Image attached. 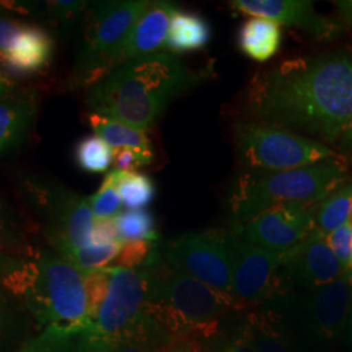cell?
Masks as SVG:
<instances>
[{"label": "cell", "mask_w": 352, "mask_h": 352, "mask_svg": "<svg viewBox=\"0 0 352 352\" xmlns=\"http://www.w3.org/2000/svg\"><path fill=\"white\" fill-rule=\"evenodd\" d=\"M245 102L257 122L337 142L352 123V51L261 69L252 77Z\"/></svg>", "instance_id": "1"}, {"label": "cell", "mask_w": 352, "mask_h": 352, "mask_svg": "<svg viewBox=\"0 0 352 352\" xmlns=\"http://www.w3.org/2000/svg\"><path fill=\"white\" fill-rule=\"evenodd\" d=\"M201 78L162 51L116 65L87 88L85 103L93 113L146 132L170 102Z\"/></svg>", "instance_id": "2"}, {"label": "cell", "mask_w": 352, "mask_h": 352, "mask_svg": "<svg viewBox=\"0 0 352 352\" xmlns=\"http://www.w3.org/2000/svg\"><path fill=\"white\" fill-rule=\"evenodd\" d=\"M0 285L23 299L41 330L69 333L93 324L85 274L56 252L3 254Z\"/></svg>", "instance_id": "3"}, {"label": "cell", "mask_w": 352, "mask_h": 352, "mask_svg": "<svg viewBox=\"0 0 352 352\" xmlns=\"http://www.w3.org/2000/svg\"><path fill=\"white\" fill-rule=\"evenodd\" d=\"M148 264L151 280L146 314L174 340H209L219 333L223 316L244 309L231 294L171 267L157 248Z\"/></svg>", "instance_id": "4"}, {"label": "cell", "mask_w": 352, "mask_h": 352, "mask_svg": "<svg viewBox=\"0 0 352 352\" xmlns=\"http://www.w3.org/2000/svg\"><path fill=\"white\" fill-rule=\"evenodd\" d=\"M346 179L347 167L337 158L289 171H247L231 189L230 213L240 226L279 204H320Z\"/></svg>", "instance_id": "5"}, {"label": "cell", "mask_w": 352, "mask_h": 352, "mask_svg": "<svg viewBox=\"0 0 352 352\" xmlns=\"http://www.w3.org/2000/svg\"><path fill=\"white\" fill-rule=\"evenodd\" d=\"M352 300V273L344 272L327 286L289 291L263 302L277 312L302 344L311 350L338 340L347 327Z\"/></svg>", "instance_id": "6"}, {"label": "cell", "mask_w": 352, "mask_h": 352, "mask_svg": "<svg viewBox=\"0 0 352 352\" xmlns=\"http://www.w3.org/2000/svg\"><path fill=\"white\" fill-rule=\"evenodd\" d=\"M149 6L148 0L89 3L82 41L71 77L74 88H89L113 69L120 47Z\"/></svg>", "instance_id": "7"}, {"label": "cell", "mask_w": 352, "mask_h": 352, "mask_svg": "<svg viewBox=\"0 0 352 352\" xmlns=\"http://www.w3.org/2000/svg\"><path fill=\"white\" fill-rule=\"evenodd\" d=\"M23 199L43 225L51 248L65 257L91 244L94 214L89 197L49 176L28 174L19 180Z\"/></svg>", "instance_id": "8"}, {"label": "cell", "mask_w": 352, "mask_h": 352, "mask_svg": "<svg viewBox=\"0 0 352 352\" xmlns=\"http://www.w3.org/2000/svg\"><path fill=\"white\" fill-rule=\"evenodd\" d=\"M240 164L253 173H278L336 160L322 142L282 126L243 122L235 128Z\"/></svg>", "instance_id": "9"}, {"label": "cell", "mask_w": 352, "mask_h": 352, "mask_svg": "<svg viewBox=\"0 0 352 352\" xmlns=\"http://www.w3.org/2000/svg\"><path fill=\"white\" fill-rule=\"evenodd\" d=\"M109 291L94 320L96 336L107 352L148 318L151 265L146 261L136 269L109 266Z\"/></svg>", "instance_id": "10"}, {"label": "cell", "mask_w": 352, "mask_h": 352, "mask_svg": "<svg viewBox=\"0 0 352 352\" xmlns=\"http://www.w3.org/2000/svg\"><path fill=\"white\" fill-rule=\"evenodd\" d=\"M232 260L231 295L244 309L289 292L279 269L283 252L265 250L243 239L238 232L226 236Z\"/></svg>", "instance_id": "11"}, {"label": "cell", "mask_w": 352, "mask_h": 352, "mask_svg": "<svg viewBox=\"0 0 352 352\" xmlns=\"http://www.w3.org/2000/svg\"><path fill=\"white\" fill-rule=\"evenodd\" d=\"M164 261L212 289L231 294L232 260L226 236L214 232H188L173 240Z\"/></svg>", "instance_id": "12"}, {"label": "cell", "mask_w": 352, "mask_h": 352, "mask_svg": "<svg viewBox=\"0 0 352 352\" xmlns=\"http://www.w3.org/2000/svg\"><path fill=\"white\" fill-rule=\"evenodd\" d=\"M317 206L305 202L279 204L236 226V232L265 250L289 251L315 231Z\"/></svg>", "instance_id": "13"}, {"label": "cell", "mask_w": 352, "mask_h": 352, "mask_svg": "<svg viewBox=\"0 0 352 352\" xmlns=\"http://www.w3.org/2000/svg\"><path fill=\"white\" fill-rule=\"evenodd\" d=\"M344 273L340 260L327 244V236L317 228L302 243L283 252L279 276L289 291L295 286L318 289L334 282Z\"/></svg>", "instance_id": "14"}, {"label": "cell", "mask_w": 352, "mask_h": 352, "mask_svg": "<svg viewBox=\"0 0 352 352\" xmlns=\"http://www.w3.org/2000/svg\"><path fill=\"white\" fill-rule=\"evenodd\" d=\"M234 10L253 17L269 19L279 25L302 29L318 41H333L342 33V23L317 12L307 0H234Z\"/></svg>", "instance_id": "15"}, {"label": "cell", "mask_w": 352, "mask_h": 352, "mask_svg": "<svg viewBox=\"0 0 352 352\" xmlns=\"http://www.w3.org/2000/svg\"><path fill=\"white\" fill-rule=\"evenodd\" d=\"M38 104L34 88H16L0 98V160L25 144L37 118Z\"/></svg>", "instance_id": "16"}, {"label": "cell", "mask_w": 352, "mask_h": 352, "mask_svg": "<svg viewBox=\"0 0 352 352\" xmlns=\"http://www.w3.org/2000/svg\"><path fill=\"white\" fill-rule=\"evenodd\" d=\"M176 8L177 7L170 1H151V6L142 13L126 42L120 47L115 67L128 60L162 52L168 33L170 20Z\"/></svg>", "instance_id": "17"}, {"label": "cell", "mask_w": 352, "mask_h": 352, "mask_svg": "<svg viewBox=\"0 0 352 352\" xmlns=\"http://www.w3.org/2000/svg\"><path fill=\"white\" fill-rule=\"evenodd\" d=\"M54 49V37L45 28L26 24L12 49L0 54V69L12 80L37 75L50 65Z\"/></svg>", "instance_id": "18"}, {"label": "cell", "mask_w": 352, "mask_h": 352, "mask_svg": "<svg viewBox=\"0 0 352 352\" xmlns=\"http://www.w3.org/2000/svg\"><path fill=\"white\" fill-rule=\"evenodd\" d=\"M244 327L257 352H309L282 317L264 304L250 308Z\"/></svg>", "instance_id": "19"}, {"label": "cell", "mask_w": 352, "mask_h": 352, "mask_svg": "<svg viewBox=\"0 0 352 352\" xmlns=\"http://www.w3.org/2000/svg\"><path fill=\"white\" fill-rule=\"evenodd\" d=\"M280 43V25L264 17H251L241 25L238 34L240 51L258 63H265L276 56Z\"/></svg>", "instance_id": "20"}, {"label": "cell", "mask_w": 352, "mask_h": 352, "mask_svg": "<svg viewBox=\"0 0 352 352\" xmlns=\"http://www.w3.org/2000/svg\"><path fill=\"white\" fill-rule=\"evenodd\" d=\"M212 29L200 14L176 8L173 13L164 49L174 54L201 50L210 41Z\"/></svg>", "instance_id": "21"}, {"label": "cell", "mask_w": 352, "mask_h": 352, "mask_svg": "<svg viewBox=\"0 0 352 352\" xmlns=\"http://www.w3.org/2000/svg\"><path fill=\"white\" fill-rule=\"evenodd\" d=\"M85 120L93 133L110 145L113 151L135 149L145 155L154 157L151 140L148 139L145 132L138 128L93 111L85 115Z\"/></svg>", "instance_id": "22"}, {"label": "cell", "mask_w": 352, "mask_h": 352, "mask_svg": "<svg viewBox=\"0 0 352 352\" xmlns=\"http://www.w3.org/2000/svg\"><path fill=\"white\" fill-rule=\"evenodd\" d=\"M351 214L352 182H346L318 204L316 228L327 236L330 232L349 223Z\"/></svg>", "instance_id": "23"}, {"label": "cell", "mask_w": 352, "mask_h": 352, "mask_svg": "<svg viewBox=\"0 0 352 352\" xmlns=\"http://www.w3.org/2000/svg\"><path fill=\"white\" fill-rule=\"evenodd\" d=\"M115 182L123 206L128 210H142L155 197V186L151 177L138 171L115 170Z\"/></svg>", "instance_id": "24"}, {"label": "cell", "mask_w": 352, "mask_h": 352, "mask_svg": "<svg viewBox=\"0 0 352 352\" xmlns=\"http://www.w3.org/2000/svg\"><path fill=\"white\" fill-rule=\"evenodd\" d=\"M171 338L151 316L129 337L118 342L109 352H162Z\"/></svg>", "instance_id": "25"}, {"label": "cell", "mask_w": 352, "mask_h": 352, "mask_svg": "<svg viewBox=\"0 0 352 352\" xmlns=\"http://www.w3.org/2000/svg\"><path fill=\"white\" fill-rule=\"evenodd\" d=\"M76 164L89 174L107 173L113 162V149L96 135L85 136L75 146Z\"/></svg>", "instance_id": "26"}, {"label": "cell", "mask_w": 352, "mask_h": 352, "mask_svg": "<svg viewBox=\"0 0 352 352\" xmlns=\"http://www.w3.org/2000/svg\"><path fill=\"white\" fill-rule=\"evenodd\" d=\"M115 222L122 243L138 240L155 241L158 239L154 217L145 209L122 212L115 217Z\"/></svg>", "instance_id": "27"}, {"label": "cell", "mask_w": 352, "mask_h": 352, "mask_svg": "<svg viewBox=\"0 0 352 352\" xmlns=\"http://www.w3.org/2000/svg\"><path fill=\"white\" fill-rule=\"evenodd\" d=\"M122 245V243L107 245L90 244L88 247L76 248L74 251L69 252L64 258L68 260L71 264L75 265L81 273L87 274L94 270L106 269L107 265L113 264Z\"/></svg>", "instance_id": "28"}, {"label": "cell", "mask_w": 352, "mask_h": 352, "mask_svg": "<svg viewBox=\"0 0 352 352\" xmlns=\"http://www.w3.org/2000/svg\"><path fill=\"white\" fill-rule=\"evenodd\" d=\"M0 252H30L24 243L23 227L12 205L0 195Z\"/></svg>", "instance_id": "29"}, {"label": "cell", "mask_w": 352, "mask_h": 352, "mask_svg": "<svg viewBox=\"0 0 352 352\" xmlns=\"http://www.w3.org/2000/svg\"><path fill=\"white\" fill-rule=\"evenodd\" d=\"M89 201L96 219L115 218L122 213L123 201L116 187L113 170L106 174L101 187L91 197H89Z\"/></svg>", "instance_id": "30"}, {"label": "cell", "mask_w": 352, "mask_h": 352, "mask_svg": "<svg viewBox=\"0 0 352 352\" xmlns=\"http://www.w3.org/2000/svg\"><path fill=\"white\" fill-rule=\"evenodd\" d=\"M88 1H46L38 3L37 10L43 12L54 25L68 30L88 11Z\"/></svg>", "instance_id": "31"}, {"label": "cell", "mask_w": 352, "mask_h": 352, "mask_svg": "<svg viewBox=\"0 0 352 352\" xmlns=\"http://www.w3.org/2000/svg\"><path fill=\"white\" fill-rule=\"evenodd\" d=\"M155 248L154 241L138 240L123 243L120 251L111 264V267L136 269L145 264Z\"/></svg>", "instance_id": "32"}, {"label": "cell", "mask_w": 352, "mask_h": 352, "mask_svg": "<svg viewBox=\"0 0 352 352\" xmlns=\"http://www.w3.org/2000/svg\"><path fill=\"white\" fill-rule=\"evenodd\" d=\"M109 282H110L109 267L101 269V270H94V272H90L85 274L89 317L93 322L98 315L102 302L106 299V295L109 291Z\"/></svg>", "instance_id": "33"}, {"label": "cell", "mask_w": 352, "mask_h": 352, "mask_svg": "<svg viewBox=\"0 0 352 352\" xmlns=\"http://www.w3.org/2000/svg\"><path fill=\"white\" fill-rule=\"evenodd\" d=\"M352 228L349 223L337 228L327 236V244L340 260L342 267L347 272L352 265Z\"/></svg>", "instance_id": "34"}, {"label": "cell", "mask_w": 352, "mask_h": 352, "mask_svg": "<svg viewBox=\"0 0 352 352\" xmlns=\"http://www.w3.org/2000/svg\"><path fill=\"white\" fill-rule=\"evenodd\" d=\"M25 23L10 16V13L0 11V54L12 49L14 42L23 33Z\"/></svg>", "instance_id": "35"}, {"label": "cell", "mask_w": 352, "mask_h": 352, "mask_svg": "<svg viewBox=\"0 0 352 352\" xmlns=\"http://www.w3.org/2000/svg\"><path fill=\"white\" fill-rule=\"evenodd\" d=\"M205 349L206 352H257L248 338L244 324L239 330L234 331L227 337H223L222 340L218 342L214 347L209 346Z\"/></svg>", "instance_id": "36"}, {"label": "cell", "mask_w": 352, "mask_h": 352, "mask_svg": "<svg viewBox=\"0 0 352 352\" xmlns=\"http://www.w3.org/2000/svg\"><path fill=\"white\" fill-rule=\"evenodd\" d=\"M154 157L142 154L135 149H118L113 151V166L115 170L120 171H136L153 162Z\"/></svg>", "instance_id": "37"}, {"label": "cell", "mask_w": 352, "mask_h": 352, "mask_svg": "<svg viewBox=\"0 0 352 352\" xmlns=\"http://www.w3.org/2000/svg\"><path fill=\"white\" fill-rule=\"evenodd\" d=\"M122 243L119 238V231L115 222V218L96 219L91 231V244L94 245H107ZM123 244V243H122Z\"/></svg>", "instance_id": "38"}, {"label": "cell", "mask_w": 352, "mask_h": 352, "mask_svg": "<svg viewBox=\"0 0 352 352\" xmlns=\"http://www.w3.org/2000/svg\"><path fill=\"white\" fill-rule=\"evenodd\" d=\"M204 342L197 338H179L168 343L162 352H206Z\"/></svg>", "instance_id": "39"}, {"label": "cell", "mask_w": 352, "mask_h": 352, "mask_svg": "<svg viewBox=\"0 0 352 352\" xmlns=\"http://www.w3.org/2000/svg\"><path fill=\"white\" fill-rule=\"evenodd\" d=\"M334 4L338 8L343 21L352 26V0H338Z\"/></svg>", "instance_id": "40"}, {"label": "cell", "mask_w": 352, "mask_h": 352, "mask_svg": "<svg viewBox=\"0 0 352 352\" xmlns=\"http://www.w3.org/2000/svg\"><path fill=\"white\" fill-rule=\"evenodd\" d=\"M17 87H16L14 80L8 77L0 69V98H3L4 96H7L8 93H11Z\"/></svg>", "instance_id": "41"}, {"label": "cell", "mask_w": 352, "mask_h": 352, "mask_svg": "<svg viewBox=\"0 0 352 352\" xmlns=\"http://www.w3.org/2000/svg\"><path fill=\"white\" fill-rule=\"evenodd\" d=\"M340 149H342L344 154L352 157V123L351 126H349L346 129V132L342 135V138L340 140Z\"/></svg>", "instance_id": "42"}, {"label": "cell", "mask_w": 352, "mask_h": 352, "mask_svg": "<svg viewBox=\"0 0 352 352\" xmlns=\"http://www.w3.org/2000/svg\"><path fill=\"white\" fill-rule=\"evenodd\" d=\"M346 333L349 340L352 342V300L351 307H350V312H349V318H347V327H346Z\"/></svg>", "instance_id": "43"}, {"label": "cell", "mask_w": 352, "mask_h": 352, "mask_svg": "<svg viewBox=\"0 0 352 352\" xmlns=\"http://www.w3.org/2000/svg\"><path fill=\"white\" fill-rule=\"evenodd\" d=\"M3 315H4V300H3V298L0 295V320L3 318Z\"/></svg>", "instance_id": "44"}, {"label": "cell", "mask_w": 352, "mask_h": 352, "mask_svg": "<svg viewBox=\"0 0 352 352\" xmlns=\"http://www.w3.org/2000/svg\"><path fill=\"white\" fill-rule=\"evenodd\" d=\"M349 225H350V226H351L352 228V214L351 217H350V219H349Z\"/></svg>", "instance_id": "45"}, {"label": "cell", "mask_w": 352, "mask_h": 352, "mask_svg": "<svg viewBox=\"0 0 352 352\" xmlns=\"http://www.w3.org/2000/svg\"><path fill=\"white\" fill-rule=\"evenodd\" d=\"M349 270H350V272H351V273H352V265H351V267H350V269H349Z\"/></svg>", "instance_id": "46"}, {"label": "cell", "mask_w": 352, "mask_h": 352, "mask_svg": "<svg viewBox=\"0 0 352 352\" xmlns=\"http://www.w3.org/2000/svg\"><path fill=\"white\" fill-rule=\"evenodd\" d=\"M351 252H352V238H351Z\"/></svg>", "instance_id": "47"}]
</instances>
